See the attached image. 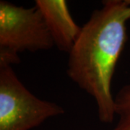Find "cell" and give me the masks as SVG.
<instances>
[{
	"label": "cell",
	"mask_w": 130,
	"mask_h": 130,
	"mask_svg": "<svg viewBox=\"0 0 130 130\" xmlns=\"http://www.w3.org/2000/svg\"><path fill=\"white\" fill-rule=\"evenodd\" d=\"M114 108L118 121L113 130H130V83L122 86L114 96Z\"/></svg>",
	"instance_id": "obj_5"
},
{
	"label": "cell",
	"mask_w": 130,
	"mask_h": 130,
	"mask_svg": "<svg viewBox=\"0 0 130 130\" xmlns=\"http://www.w3.org/2000/svg\"><path fill=\"white\" fill-rule=\"evenodd\" d=\"M63 113L61 106L33 95L12 64L0 61V130H30Z\"/></svg>",
	"instance_id": "obj_3"
},
{
	"label": "cell",
	"mask_w": 130,
	"mask_h": 130,
	"mask_svg": "<svg viewBox=\"0 0 130 130\" xmlns=\"http://www.w3.org/2000/svg\"><path fill=\"white\" fill-rule=\"evenodd\" d=\"M54 43L40 10L0 1V61L20 62L19 53L50 50Z\"/></svg>",
	"instance_id": "obj_2"
},
{
	"label": "cell",
	"mask_w": 130,
	"mask_h": 130,
	"mask_svg": "<svg viewBox=\"0 0 130 130\" xmlns=\"http://www.w3.org/2000/svg\"><path fill=\"white\" fill-rule=\"evenodd\" d=\"M129 0H106L81 27L68 53L67 73L96 103L100 121L111 124L116 117L111 83L125 46Z\"/></svg>",
	"instance_id": "obj_1"
},
{
	"label": "cell",
	"mask_w": 130,
	"mask_h": 130,
	"mask_svg": "<svg viewBox=\"0 0 130 130\" xmlns=\"http://www.w3.org/2000/svg\"><path fill=\"white\" fill-rule=\"evenodd\" d=\"M129 2H130V0H129Z\"/></svg>",
	"instance_id": "obj_6"
},
{
	"label": "cell",
	"mask_w": 130,
	"mask_h": 130,
	"mask_svg": "<svg viewBox=\"0 0 130 130\" xmlns=\"http://www.w3.org/2000/svg\"><path fill=\"white\" fill-rule=\"evenodd\" d=\"M54 46L69 53L79 36L81 27L75 23L67 2L64 0H36Z\"/></svg>",
	"instance_id": "obj_4"
}]
</instances>
